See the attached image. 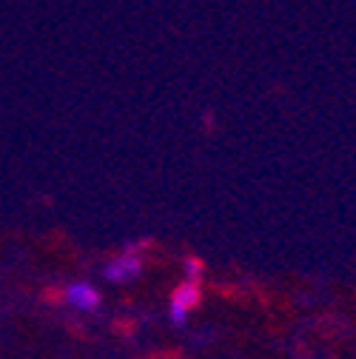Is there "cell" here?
Here are the masks:
<instances>
[{
	"instance_id": "6da1fadb",
	"label": "cell",
	"mask_w": 356,
	"mask_h": 359,
	"mask_svg": "<svg viewBox=\"0 0 356 359\" xmlns=\"http://www.w3.org/2000/svg\"><path fill=\"white\" fill-rule=\"evenodd\" d=\"M200 299H203L200 283H194V280L180 283L177 291H174V297H171V320L174 323H186V317L200 305Z\"/></svg>"
},
{
	"instance_id": "7a4b0ae2",
	"label": "cell",
	"mask_w": 356,
	"mask_h": 359,
	"mask_svg": "<svg viewBox=\"0 0 356 359\" xmlns=\"http://www.w3.org/2000/svg\"><path fill=\"white\" fill-rule=\"evenodd\" d=\"M143 271V259L137 251H123L120 257H114L106 268V280L111 283H128V280H135L137 274Z\"/></svg>"
},
{
	"instance_id": "3957f363",
	"label": "cell",
	"mask_w": 356,
	"mask_h": 359,
	"mask_svg": "<svg viewBox=\"0 0 356 359\" xmlns=\"http://www.w3.org/2000/svg\"><path fill=\"white\" fill-rule=\"evenodd\" d=\"M66 299H69V305H74V308H80V311H92V308L100 305V294H97L92 285H85V283L69 285V288H66Z\"/></svg>"
},
{
	"instance_id": "277c9868",
	"label": "cell",
	"mask_w": 356,
	"mask_h": 359,
	"mask_svg": "<svg viewBox=\"0 0 356 359\" xmlns=\"http://www.w3.org/2000/svg\"><path fill=\"white\" fill-rule=\"evenodd\" d=\"M186 271H189V280L200 283V262L197 259H186Z\"/></svg>"
}]
</instances>
